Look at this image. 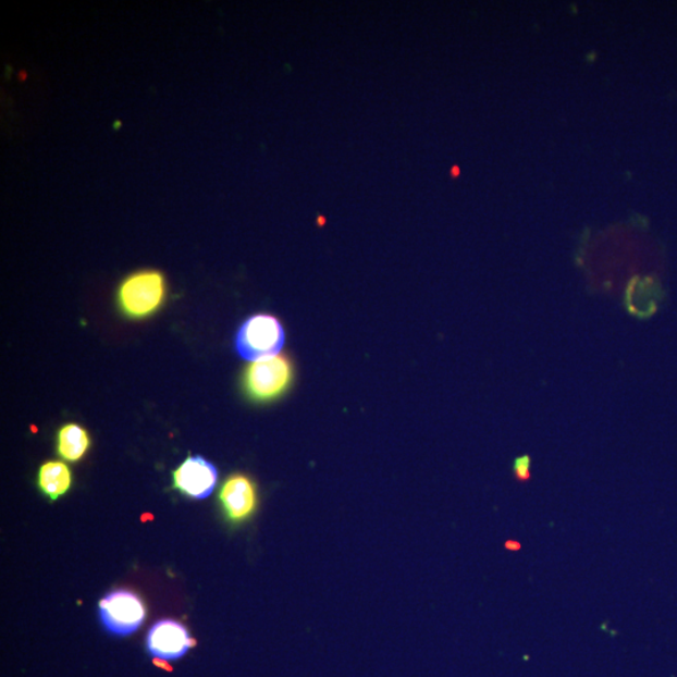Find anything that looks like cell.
I'll use <instances>...</instances> for the list:
<instances>
[{"mask_svg":"<svg viewBox=\"0 0 677 677\" xmlns=\"http://www.w3.org/2000/svg\"><path fill=\"white\" fill-rule=\"evenodd\" d=\"M39 490L51 501L67 493L72 485V473L62 461H47L38 473Z\"/></svg>","mask_w":677,"mask_h":677,"instance_id":"8","label":"cell"},{"mask_svg":"<svg viewBox=\"0 0 677 677\" xmlns=\"http://www.w3.org/2000/svg\"><path fill=\"white\" fill-rule=\"evenodd\" d=\"M90 445L86 429L78 424H67L60 429L57 436L58 454L69 461H77L85 456Z\"/></svg>","mask_w":677,"mask_h":677,"instance_id":"9","label":"cell"},{"mask_svg":"<svg viewBox=\"0 0 677 677\" xmlns=\"http://www.w3.org/2000/svg\"><path fill=\"white\" fill-rule=\"evenodd\" d=\"M284 344L285 330L282 323L268 313L246 319L235 338L236 352L250 361L276 357Z\"/></svg>","mask_w":677,"mask_h":677,"instance_id":"1","label":"cell"},{"mask_svg":"<svg viewBox=\"0 0 677 677\" xmlns=\"http://www.w3.org/2000/svg\"><path fill=\"white\" fill-rule=\"evenodd\" d=\"M147 650L160 660H179L194 645L186 627L175 620L156 623L147 633Z\"/></svg>","mask_w":677,"mask_h":677,"instance_id":"7","label":"cell"},{"mask_svg":"<svg viewBox=\"0 0 677 677\" xmlns=\"http://www.w3.org/2000/svg\"><path fill=\"white\" fill-rule=\"evenodd\" d=\"M294 382V366L284 355L254 361L244 374V387L250 399L267 403L283 396Z\"/></svg>","mask_w":677,"mask_h":677,"instance_id":"2","label":"cell"},{"mask_svg":"<svg viewBox=\"0 0 677 677\" xmlns=\"http://www.w3.org/2000/svg\"><path fill=\"white\" fill-rule=\"evenodd\" d=\"M167 296V284L159 271L145 270L128 276L120 286V308L132 319L152 316L160 309Z\"/></svg>","mask_w":677,"mask_h":677,"instance_id":"3","label":"cell"},{"mask_svg":"<svg viewBox=\"0 0 677 677\" xmlns=\"http://www.w3.org/2000/svg\"><path fill=\"white\" fill-rule=\"evenodd\" d=\"M99 616L107 630L118 636H128L143 626L146 608L136 593L113 591L99 602Z\"/></svg>","mask_w":677,"mask_h":677,"instance_id":"4","label":"cell"},{"mask_svg":"<svg viewBox=\"0 0 677 677\" xmlns=\"http://www.w3.org/2000/svg\"><path fill=\"white\" fill-rule=\"evenodd\" d=\"M219 500L227 521L235 525L243 524L250 519L258 508V489L249 477L234 475L222 484Z\"/></svg>","mask_w":677,"mask_h":677,"instance_id":"5","label":"cell"},{"mask_svg":"<svg viewBox=\"0 0 677 677\" xmlns=\"http://www.w3.org/2000/svg\"><path fill=\"white\" fill-rule=\"evenodd\" d=\"M532 458L530 456L518 457L514 461V466H512V472L516 478V481L521 483H527L532 480Z\"/></svg>","mask_w":677,"mask_h":677,"instance_id":"10","label":"cell"},{"mask_svg":"<svg viewBox=\"0 0 677 677\" xmlns=\"http://www.w3.org/2000/svg\"><path fill=\"white\" fill-rule=\"evenodd\" d=\"M218 478V468L211 461L194 456L173 472V487L188 498L205 500L213 492Z\"/></svg>","mask_w":677,"mask_h":677,"instance_id":"6","label":"cell"},{"mask_svg":"<svg viewBox=\"0 0 677 677\" xmlns=\"http://www.w3.org/2000/svg\"><path fill=\"white\" fill-rule=\"evenodd\" d=\"M505 549L510 552H518L521 551L522 544L519 543L517 540H507L505 543Z\"/></svg>","mask_w":677,"mask_h":677,"instance_id":"11","label":"cell"}]
</instances>
